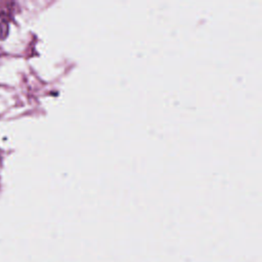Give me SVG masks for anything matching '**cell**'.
<instances>
[{
  "label": "cell",
  "instance_id": "6da1fadb",
  "mask_svg": "<svg viewBox=\"0 0 262 262\" xmlns=\"http://www.w3.org/2000/svg\"><path fill=\"white\" fill-rule=\"evenodd\" d=\"M8 32H9L8 21L4 16L0 15V41L4 40L8 36Z\"/></svg>",
  "mask_w": 262,
  "mask_h": 262
}]
</instances>
